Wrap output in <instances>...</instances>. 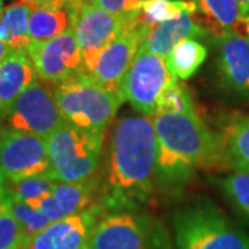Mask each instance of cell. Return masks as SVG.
Listing matches in <instances>:
<instances>
[{"label":"cell","mask_w":249,"mask_h":249,"mask_svg":"<svg viewBox=\"0 0 249 249\" xmlns=\"http://www.w3.org/2000/svg\"><path fill=\"white\" fill-rule=\"evenodd\" d=\"M50 172L57 181L82 183L96 176L104 145V134L62 121L46 139Z\"/></svg>","instance_id":"obj_5"},{"label":"cell","mask_w":249,"mask_h":249,"mask_svg":"<svg viewBox=\"0 0 249 249\" xmlns=\"http://www.w3.org/2000/svg\"><path fill=\"white\" fill-rule=\"evenodd\" d=\"M55 101L62 119L94 133H106L124 98L103 88L86 72L55 85Z\"/></svg>","instance_id":"obj_4"},{"label":"cell","mask_w":249,"mask_h":249,"mask_svg":"<svg viewBox=\"0 0 249 249\" xmlns=\"http://www.w3.org/2000/svg\"><path fill=\"white\" fill-rule=\"evenodd\" d=\"M62 121L54 90L37 80H34L18 96L6 116V124L11 129L36 134L43 139L53 133Z\"/></svg>","instance_id":"obj_11"},{"label":"cell","mask_w":249,"mask_h":249,"mask_svg":"<svg viewBox=\"0 0 249 249\" xmlns=\"http://www.w3.org/2000/svg\"><path fill=\"white\" fill-rule=\"evenodd\" d=\"M28 4L31 9L35 7H46V9H67L71 0H19Z\"/></svg>","instance_id":"obj_30"},{"label":"cell","mask_w":249,"mask_h":249,"mask_svg":"<svg viewBox=\"0 0 249 249\" xmlns=\"http://www.w3.org/2000/svg\"><path fill=\"white\" fill-rule=\"evenodd\" d=\"M55 184H57V180L52 175V172L0 181V187L7 194L16 196L21 201H25L28 204H35L37 201L50 196Z\"/></svg>","instance_id":"obj_23"},{"label":"cell","mask_w":249,"mask_h":249,"mask_svg":"<svg viewBox=\"0 0 249 249\" xmlns=\"http://www.w3.org/2000/svg\"><path fill=\"white\" fill-rule=\"evenodd\" d=\"M237 1L242 6V9L245 10V13L249 14V0H237Z\"/></svg>","instance_id":"obj_32"},{"label":"cell","mask_w":249,"mask_h":249,"mask_svg":"<svg viewBox=\"0 0 249 249\" xmlns=\"http://www.w3.org/2000/svg\"><path fill=\"white\" fill-rule=\"evenodd\" d=\"M36 75L52 85L85 72L83 58L72 27L52 40L31 43L27 50Z\"/></svg>","instance_id":"obj_12"},{"label":"cell","mask_w":249,"mask_h":249,"mask_svg":"<svg viewBox=\"0 0 249 249\" xmlns=\"http://www.w3.org/2000/svg\"><path fill=\"white\" fill-rule=\"evenodd\" d=\"M186 11H196L193 0H144L142 6V18L151 27L175 19Z\"/></svg>","instance_id":"obj_25"},{"label":"cell","mask_w":249,"mask_h":249,"mask_svg":"<svg viewBox=\"0 0 249 249\" xmlns=\"http://www.w3.org/2000/svg\"><path fill=\"white\" fill-rule=\"evenodd\" d=\"M29 36L31 43L52 40L72 27L71 14L67 9L35 7L29 13Z\"/></svg>","instance_id":"obj_20"},{"label":"cell","mask_w":249,"mask_h":249,"mask_svg":"<svg viewBox=\"0 0 249 249\" xmlns=\"http://www.w3.org/2000/svg\"><path fill=\"white\" fill-rule=\"evenodd\" d=\"M1 1H3V0H0V11L3 10V9H1Z\"/></svg>","instance_id":"obj_34"},{"label":"cell","mask_w":249,"mask_h":249,"mask_svg":"<svg viewBox=\"0 0 249 249\" xmlns=\"http://www.w3.org/2000/svg\"><path fill=\"white\" fill-rule=\"evenodd\" d=\"M10 53V49L7 47V46L4 45L1 40H0V62L3 61L4 58H6V55Z\"/></svg>","instance_id":"obj_31"},{"label":"cell","mask_w":249,"mask_h":249,"mask_svg":"<svg viewBox=\"0 0 249 249\" xmlns=\"http://www.w3.org/2000/svg\"><path fill=\"white\" fill-rule=\"evenodd\" d=\"M247 37L249 39V14H248V31H247Z\"/></svg>","instance_id":"obj_33"},{"label":"cell","mask_w":249,"mask_h":249,"mask_svg":"<svg viewBox=\"0 0 249 249\" xmlns=\"http://www.w3.org/2000/svg\"><path fill=\"white\" fill-rule=\"evenodd\" d=\"M101 187H98L94 178L82 183L57 181L50 196L31 205L53 223L101 204Z\"/></svg>","instance_id":"obj_14"},{"label":"cell","mask_w":249,"mask_h":249,"mask_svg":"<svg viewBox=\"0 0 249 249\" xmlns=\"http://www.w3.org/2000/svg\"><path fill=\"white\" fill-rule=\"evenodd\" d=\"M150 29L151 25L142 18V14L134 18L121 32V35L101 52L88 75L103 88L121 94L122 80Z\"/></svg>","instance_id":"obj_8"},{"label":"cell","mask_w":249,"mask_h":249,"mask_svg":"<svg viewBox=\"0 0 249 249\" xmlns=\"http://www.w3.org/2000/svg\"><path fill=\"white\" fill-rule=\"evenodd\" d=\"M219 78L223 88L232 94L249 97V39L229 35L219 39Z\"/></svg>","instance_id":"obj_15"},{"label":"cell","mask_w":249,"mask_h":249,"mask_svg":"<svg viewBox=\"0 0 249 249\" xmlns=\"http://www.w3.org/2000/svg\"><path fill=\"white\" fill-rule=\"evenodd\" d=\"M176 249H249V234L208 198L180 206L173 213Z\"/></svg>","instance_id":"obj_3"},{"label":"cell","mask_w":249,"mask_h":249,"mask_svg":"<svg viewBox=\"0 0 249 249\" xmlns=\"http://www.w3.org/2000/svg\"><path fill=\"white\" fill-rule=\"evenodd\" d=\"M89 249H172L162 222L136 209L107 211L97 223Z\"/></svg>","instance_id":"obj_6"},{"label":"cell","mask_w":249,"mask_h":249,"mask_svg":"<svg viewBox=\"0 0 249 249\" xmlns=\"http://www.w3.org/2000/svg\"><path fill=\"white\" fill-rule=\"evenodd\" d=\"M196 18L206 34L217 40L229 35L247 36L248 14L237 0H193Z\"/></svg>","instance_id":"obj_16"},{"label":"cell","mask_w":249,"mask_h":249,"mask_svg":"<svg viewBox=\"0 0 249 249\" xmlns=\"http://www.w3.org/2000/svg\"><path fill=\"white\" fill-rule=\"evenodd\" d=\"M158 140L152 119L130 115L112 129L107 150L101 205L107 209H136L154 193Z\"/></svg>","instance_id":"obj_1"},{"label":"cell","mask_w":249,"mask_h":249,"mask_svg":"<svg viewBox=\"0 0 249 249\" xmlns=\"http://www.w3.org/2000/svg\"><path fill=\"white\" fill-rule=\"evenodd\" d=\"M25 242L21 226L6 204L0 201V249H22Z\"/></svg>","instance_id":"obj_28"},{"label":"cell","mask_w":249,"mask_h":249,"mask_svg":"<svg viewBox=\"0 0 249 249\" xmlns=\"http://www.w3.org/2000/svg\"><path fill=\"white\" fill-rule=\"evenodd\" d=\"M157 114H196L194 101L186 85L178 83V80L163 90L158 98Z\"/></svg>","instance_id":"obj_27"},{"label":"cell","mask_w":249,"mask_h":249,"mask_svg":"<svg viewBox=\"0 0 249 249\" xmlns=\"http://www.w3.org/2000/svg\"><path fill=\"white\" fill-rule=\"evenodd\" d=\"M0 201L6 204L10 212L16 217V220L24 231L27 241L35 237L36 234H39L42 230H45L50 224L49 219L39 209H36L34 205L10 196L1 187H0Z\"/></svg>","instance_id":"obj_24"},{"label":"cell","mask_w":249,"mask_h":249,"mask_svg":"<svg viewBox=\"0 0 249 249\" xmlns=\"http://www.w3.org/2000/svg\"><path fill=\"white\" fill-rule=\"evenodd\" d=\"M27 52H10L0 62V118H6L18 96L35 80Z\"/></svg>","instance_id":"obj_17"},{"label":"cell","mask_w":249,"mask_h":249,"mask_svg":"<svg viewBox=\"0 0 249 249\" xmlns=\"http://www.w3.org/2000/svg\"><path fill=\"white\" fill-rule=\"evenodd\" d=\"M137 17H116L98 9L91 1L85 3L72 14V29L82 53L86 73L94 67L101 52Z\"/></svg>","instance_id":"obj_9"},{"label":"cell","mask_w":249,"mask_h":249,"mask_svg":"<svg viewBox=\"0 0 249 249\" xmlns=\"http://www.w3.org/2000/svg\"><path fill=\"white\" fill-rule=\"evenodd\" d=\"M29 13L31 7L19 0L0 11V40L10 52H27L31 45Z\"/></svg>","instance_id":"obj_19"},{"label":"cell","mask_w":249,"mask_h":249,"mask_svg":"<svg viewBox=\"0 0 249 249\" xmlns=\"http://www.w3.org/2000/svg\"><path fill=\"white\" fill-rule=\"evenodd\" d=\"M208 50L196 39H184L166 57L165 64L176 79L187 80L204 64Z\"/></svg>","instance_id":"obj_21"},{"label":"cell","mask_w":249,"mask_h":249,"mask_svg":"<svg viewBox=\"0 0 249 249\" xmlns=\"http://www.w3.org/2000/svg\"><path fill=\"white\" fill-rule=\"evenodd\" d=\"M217 184L237 212L249 223V173L234 172L217 180Z\"/></svg>","instance_id":"obj_26"},{"label":"cell","mask_w":249,"mask_h":249,"mask_svg":"<svg viewBox=\"0 0 249 249\" xmlns=\"http://www.w3.org/2000/svg\"><path fill=\"white\" fill-rule=\"evenodd\" d=\"M194 14L196 13L186 11L175 19L151 27L142 46L151 53L165 58L181 40L205 36L206 32L198 24Z\"/></svg>","instance_id":"obj_18"},{"label":"cell","mask_w":249,"mask_h":249,"mask_svg":"<svg viewBox=\"0 0 249 249\" xmlns=\"http://www.w3.org/2000/svg\"><path fill=\"white\" fill-rule=\"evenodd\" d=\"M178 80L172 76L165 58L151 53L142 45L122 80L121 96L139 114L155 116L162 91Z\"/></svg>","instance_id":"obj_7"},{"label":"cell","mask_w":249,"mask_h":249,"mask_svg":"<svg viewBox=\"0 0 249 249\" xmlns=\"http://www.w3.org/2000/svg\"><path fill=\"white\" fill-rule=\"evenodd\" d=\"M107 209L94 205L79 213L50 223L28 240L22 249H89L93 231Z\"/></svg>","instance_id":"obj_13"},{"label":"cell","mask_w":249,"mask_h":249,"mask_svg":"<svg viewBox=\"0 0 249 249\" xmlns=\"http://www.w3.org/2000/svg\"><path fill=\"white\" fill-rule=\"evenodd\" d=\"M50 172L46 139L11 129H0V181Z\"/></svg>","instance_id":"obj_10"},{"label":"cell","mask_w":249,"mask_h":249,"mask_svg":"<svg viewBox=\"0 0 249 249\" xmlns=\"http://www.w3.org/2000/svg\"><path fill=\"white\" fill-rule=\"evenodd\" d=\"M152 124L158 140L157 176L163 186L186 183L223 154V142L196 114H157Z\"/></svg>","instance_id":"obj_2"},{"label":"cell","mask_w":249,"mask_h":249,"mask_svg":"<svg viewBox=\"0 0 249 249\" xmlns=\"http://www.w3.org/2000/svg\"><path fill=\"white\" fill-rule=\"evenodd\" d=\"M223 155L235 172L249 173V115L232 122L222 139Z\"/></svg>","instance_id":"obj_22"},{"label":"cell","mask_w":249,"mask_h":249,"mask_svg":"<svg viewBox=\"0 0 249 249\" xmlns=\"http://www.w3.org/2000/svg\"><path fill=\"white\" fill-rule=\"evenodd\" d=\"M144 0H91L94 6L116 17L133 18L142 14Z\"/></svg>","instance_id":"obj_29"}]
</instances>
